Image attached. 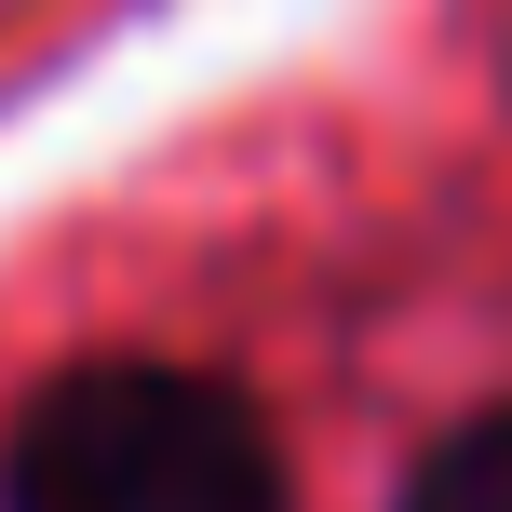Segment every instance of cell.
Returning <instances> with one entry per match:
<instances>
[{"instance_id":"6da1fadb","label":"cell","mask_w":512,"mask_h":512,"mask_svg":"<svg viewBox=\"0 0 512 512\" xmlns=\"http://www.w3.org/2000/svg\"><path fill=\"white\" fill-rule=\"evenodd\" d=\"M0 512H297L243 378L176 351H81L0 432Z\"/></svg>"},{"instance_id":"7a4b0ae2","label":"cell","mask_w":512,"mask_h":512,"mask_svg":"<svg viewBox=\"0 0 512 512\" xmlns=\"http://www.w3.org/2000/svg\"><path fill=\"white\" fill-rule=\"evenodd\" d=\"M405 512H512V405L432 432V459L405 472Z\"/></svg>"}]
</instances>
